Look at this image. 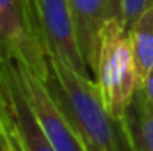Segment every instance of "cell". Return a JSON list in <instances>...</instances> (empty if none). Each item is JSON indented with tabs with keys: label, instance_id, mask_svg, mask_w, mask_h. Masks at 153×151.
<instances>
[{
	"label": "cell",
	"instance_id": "obj_1",
	"mask_svg": "<svg viewBox=\"0 0 153 151\" xmlns=\"http://www.w3.org/2000/svg\"><path fill=\"white\" fill-rule=\"evenodd\" d=\"M45 84L87 151H135L125 117L109 112L94 80L48 55Z\"/></svg>",
	"mask_w": 153,
	"mask_h": 151
},
{
	"label": "cell",
	"instance_id": "obj_2",
	"mask_svg": "<svg viewBox=\"0 0 153 151\" xmlns=\"http://www.w3.org/2000/svg\"><path fill=\"white\" fill-rule=\"evenodd\" d=\"M93 73L109 112L116 117H125L139 89V78L130 34L119 18L109 20L102 29Z\"/></svg>",
	"mask_w": 153,
	"mask_h": 151
},
{
	"label": "cell",
	"instance_id": "obj_3",
	"mask_svg": "<svg viewBox=\"0 0 153 151\" xmlns=\"http://www.w3.org/2000/svg\"><path fill=\"white\" fill-rule=\"evenodd\" d=\"M4 61L46 80L48 52L34 0H0V62Z\"/></svg>",
	"mask_w": 153,
	"mask_h": 151
},
{
	"label": "cell",
	"instance_id": "obj_4",
	"mask_svg": "<svg viewBox=\"0 0 153 151\" xmlns=\"http://www.w3.org/2000/svg\"><path fill=\"white\" fill-rule=\"evenodd\" d=\"M0 89L11 130L22 151H55L48 137L45 135L38 115L29 101L23 78L16 62H0Z\"/></svg>",
	"mask_w": 153,
	"mask_h": 151
},
{
	"label": "cell",
	"instance_id": "obj_5",
	"mask_svg": "<svg viewBox=\"0 0 153 151\" xmlns=\"http://www.w3.org/2000/svg\"><path fill=\"white\" fill-rule=\"evenodd\" d=\"M41 34L50 57L61 61L78 75L91 78L78 39L68 0H34Z\"/></svg>",
	"mask_w": 153,
	"mask_h": 151
},
{
	"label": "cell",
	"instance_id": "obj_6",
	"mask_svg": "<svg viewBox=\"0 0 153 151\" xmlns=\"http://www.w3.org/2000/svg\"><path fill=\"white\" fill-rule=\"evenodd\" d=\"M18 68H20V73H22V78H23V85H25L29 101H30L34 112L38 115L45 135L48 137L50 144L53 146V150L87 151L82 139L78 137L76 130L73 128V124L62 114L61 107L57 105V101L50 94L46 84L41 78H38L34 73H30L29 70H25L22 66H18Z\"/></svg>",
	"mask_w": 153,
	"mask_h": 151
},
{
	"label": "cell",
	"instance_id": "obj_7",
	"mask_svg": "<svg viewBox=\"0 0 153 151\" xmlns=\"http://www.w3.org/2000/svg\"><path fill=\"white\" fill-rule=\"evenodd\" d=\"M68 2L73 13L76 39L84 61L93 73L96 66L102 29L112 18L121 20V0H68Z\"/></svg>",
	"mask_w": 153,
	"mask_h": 151
},
{
	"label": "cell",
	"instance_id": "obj_8",
	"mask_svg": "<svg viewBox=\"0 0 153 151\" xmlns=\"http://www.w3.org/2000/svg\"><path fill=\"white\" fill-rule=\"evenodd\" d=\"M125 123L135 151H153V105L143 87L135 91L125 114Z\"/></svg>",
	"mask_w": 153,
	"mask_h": 151
},
{
	"label": "cell",
	"instance_id": "obj_9",
	"mask_svg": "<svg viewBox=\"0 0 153 151\" xmlns=\"http://www.w3.org/2000/svg\"><path fill=\"white\" fill-rule=\"evenodd\" d=\"M137 66L139 87L153 71V9H148L128 30Z\"/></svg>",
	"mask_w": 153,
	"mask_h": 151
},
{
	"label": "cell",
	"instance_id": "obj_10",
	"mask_svg": "<svg viewBox=\"0 0 153 151\" xmlns=\"http://www.w3.org/2000/svg\"><path fill=\"white\" fill-rule=\"evenodd\" d=\"M148 9H153V0H121V21L126 30H130Z\"/></svg>",
	"mask_w": 153,
	"mask_h": 151
},
{
	"label": "cell",
	"instance_id": "obj_11",
	"mask_svg": "<svg viewBox=\"0 0 153 151\" xmlns=\"http://www.w3.org/2000/svg\"><path fill=\"white\" fill-rule=\"evenodd\" d=\"M0 151H22L13 130H11V123H9V115L5 110L2 89H0Z\"/></svg>",
	"mask_w": 153,
	"mask_h": 151
},
{
	"label": "cell",
	"instance_id": "obj_12",
	"mask_svg": "<svg viewBox=\"0 0 153 151\" xmlns=\"http://www.w3.org/2000/svg\"><path fill=\"white\" fill-rule=\"evenodd\" d=\"M141 87L144 89V93H146L148 100L152 101V105H153V71H152L148 76H146V80L143 82V85H141Z\"/></svg>",
	"mask_w": 153,
	"mask_h": 151
}]
</instances>
